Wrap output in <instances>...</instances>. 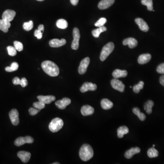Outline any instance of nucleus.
I'll list each match as a JSON object with an SVG mask.
<instances>
[{
  "label": "nucleus",
  "instance_id": "nucleus-23",
  "mask_svg": "<svg viewBox=\"0 0 164 164\" xmlns=\"http://www.w3.org/2000/svg\"><path fill=\"white\" fill-rule=\"evenodd\" d=\"M11 23L9 21L0 19V30L4 33H7L8 29L11 27Z\"/></svg>",
  "mask_w": 164,
  "mask_h": 164
},
{
  "label": "nucleus",
  "instance_id": "nucleus-13",
  "mask_svg": "<svg viewBox=\"0 0 164 164\" xmlns=\"http://www.w3.org/2000/svg\"><path fill=\"white\" fill-rule=\"evenodd\" d=\"M135 21L141 31H143V32H147L149 30V27L148 25L143 19L137 18L135 20Z\"/></svg>",
  "mask_w": 164,
  "mask_h": 164
},
{
  "label": "nucleus",
  "instance_id": "nucleus-11",
  "mask_svg": "<svg viewBox=\"0 0 164 164\" xmlns=\"http://www.w3.org/2000/svg\"><path fill=\"white\" fill-rule=\"evenodd\" d=\"M16 14V12L14 10H6L3 14L2 18L4 20L10 22L14 20Z\"/></svg>",
  "mask_w": 164,
  "mask_h": 164
},
{
  "label": "nucleus",
  "instance_id": "nucleus-22",
  "mask_svg": "<svg viewBox=\"0 0 164 164\" xmlns=\"http://www.w3.org/2000/svg\"><path fill=\"white\" fill-rule=\"evenodd\" d=\"M128 75V72L126 70H122L120 69H116L113 72V77L115 79H119L120 78H125Z\"/></svg>",
  "mask_w": 164,
  "mask_h": 164
},
{
  "label": "nucleus",
  "instance_id": "nucleus-36",
  "mask_svg": "<svg viewBox=\"0 0 164 164\" xmlns=\"http://www.w3.org/2000/svg\"><path fill=\"white\" fill-rule=\"evenodd\" d=\"M7 51L9 55L11 56H15L17 54V50L13 46H9L7 47Z\"/></svg>",
  "mask_w": 164,
  "mask_h": 164
},
{
  "label": "nucleus",
  "instance_id": "nucleus-37",
  "mask_svg": "<svg viewBox=\"0 0 164 164\" xmlns=\"http://www.w3.org/2000/svg\"><path fill=\"white\" fill-rule=\"evenodd\" d=\"M107 22V19L105 18H101L97 22L95 23V26L97 27H101L103 26V25Z\"/></svg>",
  "mask_w": 164,
  "mask_h": 164
},
{
  "label": "nucleus",
  "instance_id": "nucleus-30",
  "mask_svg": "<svg viewBox=\"0 0 164 164\" xmlns=\"http://www.w3.org/2000/svg\"><path fill=\"white\" fill-rule=\"evenodd\" d=\"M147 154L150 158H155V157H157L158 156L159 153L153 147L151 148L148 150L147 151Z\"/></svg>",
  "mask_w": 164,
  "mask_h": 164
},
{
  "label": "nucleus",
  "instance_id": "nucleus-25",
  "mask_svg": "<svg viewBox=\"0 0 164 164\" xmlns=\"http://www.w3.org/2000/svg\"><path fill=\"white\" fill-rule=\"evenodd\" d=\"M129 132L128 127L125 126H121L117 130L118 137L119 138H122L124 135L127 134Z\"/></svg>",
  "mask_w": 164,
  "mask_h": 164
},
{
  "label": "nucleus",
  "instance_id": "nucleus-8",
  "mask_svg": "<svg viewBox=\"0 0 164 164\" xmlns=\"http://www.w3.org/2000/svg\"><path fill=\"white\" fill-rule=\"evenodd\" d=\"M89 63H90V58L89 57H86L82 60L78 70L80 74H84L86 72Z\"/></svg>",
  "mask_w": 164,
  "mask_h": 164
},
{
  "label": "nucleus",
  "instance_id": "nucleus-21",
  "mask_svg": "<svg viewBox=\"0 0 164 164\" xmlns=\"http://www.w3.org/2000/svg\"><path fill=\"white\" fill-rule=\"evenodd\" d=\"M151 56L149 53L143 54L139 56L138 59V62L140 64H147L150 61Z\"/></svg>",
  "mask_w": 164,
  "mask_h": 164
},
{
  "label": "nucleus",
  "instance_id": "nucleus-12",
  "mask_svg": "<svg viewBox=\"0 0 164 164\" xmlns=\"http://www.w3.org/2000/svg\"><path fill=\"white\" fill-rule=\"evenodd\" d=\"M71 103L70 99L67 98H64L62 100H59L56 102L55 104L58 109H64L66 108L68 105H69Z\"/></svg>",
  "mask_w": 164,
  "mask_h": 164
},
{
  "label": "nucleus",
  "instance_id": "nucleus-42",
  "mask_svg": "<svg viewBox=\"0 0 164 164\" xmlns=\"http://www.w3.org/2000/svg\"><path fill=\"white\" fill-rule=\"evenodd\" d=\"M21 85L23 88L26 87L28 85V81L25 78H23L21 80Z\"/></svg>",
  "mask_w": 164,
  "mask_h": 164
},
{
  "label": "nucleus",
  "instance_id": "nucleus-49",
  "mask_svg": "<svg viewBox=\"0 0 164 164\" xmlns=\"http://www.w3.org/2000/svg\"><path fill=\"white\" fill-rule=\"evenodd\" d=\"M153 147L155 146V145H153Z\"/></svg>",
  "mask_w": 164,
  "mask_h": 164
},
{
  "label": "nucleus",
  "instance_id": "nucleus-48",
  "mask_svg": "<svg viewBox=\"0 0 164 164\" xmlns=\"http://www.w3.org/2000/svg\"><path fill=\"white\" fill-rule=\"evenodd\" d=\"M37 1H39V2H42V1H44V0H37Z\"/></svg>",
  "mask_w": 164,
  "mask_h": 164
},
{
  "label": "nucleus",
  "instance_id": "nucleus-44",
  "mask_svg": "<svg viewBox=\"0 0 164 164\" xmlns=\"http://www.w3.org/2000/svg\"><path fill=\"white\" fill-rule=\"evenodd\" d=\"M79 0H70L71 3L73 6H77L79 3Z\"/></svg>",
  "mask_w": 164,
  "mask_h": 164
},
{
  "label": "nucleus",
  "instance_id": "nucleus-15",
  "mask_svg": "<svg viewBox=\"0 0 164 164\" xmlns=\"http://www.w3.org/2000/svg\"><path fill=\"white\" fill-rule=\"evenodd\" d=\"M115 0H102L98 4V7L101 10L107 9L115 2Z\"/></svg>",
  "mask_w": 164,
  "mask_h": 164
},
{
  "label": "nucleus",
  "instance_id": "nucleus-1",
  "mask_svg": "<svg viewBox=\"0 0 164 164\" xmlns=\"http://www.w3.org/2000/svg\"><path fill=\"white\" fill-rule=\"evenodd\" d=\"M43 70L51 77H56L59 73V69L56 64L50 61H45L41 65Z\"/></svg>",
  "mask_w": 164,
  "mask_h": 164
},
{
  "label": "nucleus",
  "instance_id": "nucleus-7",
  "mask_svg": "<svg viewBox=\"0 0 164 164\" xmlns=\"http://www.w3.org/2000/svg\"><path fill=\"white\" fill-rule=\"evenodd\" d=\"M111 85L112 88L119 92H124L125 85L121 81L116 79H114L111 81Z\"/></svg>",
  "mask_w": 164,
  "mask_h": 164
},
{
  "label": "nucleus",
  "instance_id": "nucleus-50",
  "mask_svg": "<svg viewBox=\"0 0 164 164\" xmlns=\"http://www.w3.org/2000/svg\"><path fill=\"white\" fill-rule=\"evenodd\" d=\"M130 88H131L132 87L131 86H130Z\"/></svg>",
  "mask_w": 164,
  "mask_h": 164
},
{
  "label": "nucleus",
  "instance_id": "nucleus-3",
  "mask_svg": "<svg viewBox=\"0 0 164 164\" xmlns=\"http://www.w3.org/2000/svg\"><path fill=\"white\" fill-rule=\"evenodd\" d=\"M64 122L61 119H53L49 125V129L52 132L55 133L60 131L64 126Z\"/></svg>",
  "mask_w": 164,
  "mask_h": 164
},
{
  "label": "nucleus",
  "instance_id": "nucleus-46",
  "mask_svg": "<svg viewBox=\"0 0 164 164\" xmlns=\"http://www.w3.org/2000/svg\"><path fill=\"white\" fill-rule=\"evenodd\" d=\"M38 29H39V30H41L42 32H44V26H43V25H42V24H41V25H40L39 26H38Z\"/></svg>",
  "mask_w": 164,
  "mask_h": 164
},
{
  "label": "nucleus",
  "instance_id": "nucleus-33",
  "mask_svg": "<svg viewBox=\"0 0 164 164\" xmlns=\"http://www.w3.org/2000/svg\"><path fill=\"white\" fill-rule=\"evenodd\" d=\"M144 83L143 81H140L139 83V84H137L135 85L134 86L133 88V91L136 94L139 93L140 92V90L141 89H142L144 87Z\"/></svg>",
  "mask_w": 164,
  "mask_h": 164
},
{
  "label": "nucleus",
  "instance_id": "nucleus-38",
  "mask_svg": "<svg viewBox=\"0 0 164 164\" xmlns=\"http://www.w3.org/2000/svg\"><path fill=\"white\" fill-rule=\"evenodd\" d=\"M33 106L34 108H36V109H39V110H41V109H44L45 107V103H43L41 102V101L36 102L34 103H33Z\"/></svg>",
  "mask_w": 164,
  "mask_h": 164
},
{
  "label": "nucleus",
  "instance_id": "nucleus-20",
  "mask_svg": "<svg viewBox=\"0 0 164 164\" xmlns=\"http://www.w3.org/2000/svg\"><path fill=\"white\" fill-rule=\"evenodd\" d=\"M140 149L139 147L132 148L131 149L126 151L124 154V156L127 159H131L135 154L139 153Z\"/></svg>",
  "mask_w": 164,
  "mask_h": 164
},
{
  "label": "nucleus",
  "instance_id": "nucleus-5",
  "mask_svg": "<svg viewBox=\"0 0 164 164\" xmlns=\"http://www.w3.org/2000/svg\"><path fill=\"white\" fill-rule=\"evenodd\" d=\"M73 40L72 43L71 48L73 50L78 49L79 47V42L80 38V31L78 28H74L73 30Z\"/></svg>",
  "mask_w": 164,
  "mask_h": 164
},
{
  "label": "nucleus",
  "instance_id": "nucleus-45",
  "mask_svg": "<svg viewBox=\"0 0 164 164\" xmlns=\"http://www.w3.org/2000/svg\"><path fill=\"white\" fill-rule=\"evenodd\" d=\"M160 82L161 84L164 86V75L161 76L160 79Z\"/></svg>",
  "mask_w": 164,
  "mask_h": 164
},
{
  "label": "nucleus",
  "instance_id": "nucleus-4",
  "mask_svg": "<svg viewBox=\"0 0 164 164\" xmlns=\"http://www.w3.org/2000/svg\"><path fill=\"white\" fill-rule=\"evenodd\" d=\"M115 45L113 42H109L105 45L103 48L100 56L101 61H104L109 56V54L113 51Z\"/></svg>",
  "mask_w": 164,
  "mask_h": 164
},
{
  "label": "nucleus",
  "instance_id": "nucleus-31",
  "mask_svg": "<svg viewBox=\"0 0 164 164\" xmlns=\"http://www.w3.org/2000/svg\"><path fill=\"white\" fill-rule=\"evenodd\" d=\"M141 3L143 5L147 6L149 11H152L153 10L152 0H141Z\"/></svg>",
  "mask_w": 164,
  "mask_h": 164
},
{
  "label": "nucleus",
  "instance_id": "nucleus-47",
  "mask_svg": "<svg viewBox=\"0 0 164 164\" xmlns=\"http://www.w3.org/2000/svg\"><path fill=\"white\" fill-rule=\"evenodd\" d=\"M59 163L56 162V163H53V164H59Z\"/></svg>",
  "mask_w": 164,
  "mask_h": 164
},
{
  "label": "nucleus",
  "instance_id": "nucleus-24",
  "mask_svg": "<svg viewBox=\"0 0 164 164\" xmlns=\"http://www.w3.org/2000/svg\"><path fill=\"white\" fill-rule=\"evenodd\" d=\"M101 105L102 108L103 109L108 110V109H111L113 107L114 104L111 101L107 99H103L101 101Z\"/></svg>",
  "mask_w": 164,
  "mask_h": 164
},
{
  "label": "nucleus",
  "instance_id": "nucleus-43",
  "mask_svg": "<svg viewBox=\"0 0 164 164\" xmlns=\"http://www.w3.org/2000/svg\"><path fill=\"white\" fill-rule=\"evenodd\" d=\"M13 83L14 85H20L21 80L18 77H15L13 80Z\"/></svg>",
  "mask_w": 164,
  "mask_h": 164
},
{
  "label": "nucleus",
  "instance_id": "nucleus-2",
  "mask_svg": "<svg viewBox=\"0 0 164 164\" xmlns=\"http://www.w3.org/2000/svg\"><path fill=\"white\" fill-rule=\"evenodd\" d=\"M79 154L82 161L87 162L90 160L94 156V150L90 145L84 144L80 149Z\"/></svg>",
  "mask_w": 164,
  "mask_h": 164
},
{
  "label": "nucleus",
  "instance_id": "nucleus-18",
  "mask_svg": "<svg viewBox=\"0 0 164 164\" xmlns=\"http://www.w3.org/2000/svg\"><path fill=\"white\" fill-rule=\"evenodd\" d=\"M95 112V109L92 106L88 105L83 106L81 109L82 115L84 116H88L92 115Z\"/></svg>",
  "mask_w": 164,
  "mask_h": 164
},
{
  "label": "nucleus",
  "instance_id": "nucleus-10",
  "mask_svg": "<svg viewBox=\"0 0 164 164\" xmlns=\"http://www.w3.org/2000/svg\"><path fill=\"white\" fill-rule=\"evenodd\" d=\"M97 88V86L96 84L89 82H85L83 84L80 90L82 93H85L88 91H95Z\"/></svg>",
  "mask_w": 164,
  "mask_h": 164
},
{
  "label": "nucleus",
  "instance_id": "nucleus-41",
  "mask_svg": "<svg viewBox=\"0 0 164 164\" xmlns=\"http://www.w3.org/2000/svg\"><path fill=\"white\" fill-rule=\"evenodd\" d=\"M156 70L157 72L160 74H164V63L159 65Z\"/></svg>",
  "mask_w": 164,
  "mask_h": 164
},
{
  "label": "nucleus",
  "instance_id": "nucleus-40",
  "mask_svg": "<svg viewBox=\"0 0 164 164\" xmlns=\"http://www.w3.org/2000/svg\"><path fill=\"white\" fill-rule=\"evenodd\" d=\"M40 110L36 108H31L29 109V113L31 115L34 116L39 113Z\"/></svg>",
  "mask_w": 164,
  "mask_h": 164
},
{
  "label": "nucleus",
  "instance_id": "nucleus-35",
  "mask_svg": "<svg viewBox=\"0 0 164 164\" xmlns=\"http://www.w3.org/2000/svg\"><path fill=\"white\" fill-rule=\"evenodd\" d=\"M14 48L16 49L18 52H21L23 50V45L21 42H20L19 41H14Z\"/></svg>",
  "mask_w": 164,
  "mask_h": 164
},
{
  "label": "nucleus",
  "instance_id": "nucleus-6",
  "mask_svg": "<svg viewBox=\"0 0 164 164\" xmlns=\"http://www.w3.org/2000/svg\"><path fill=\"white\" fill-rule=\"evenodd\" d=\"M33 142L34 139L32 137L30 136H27L25 137H20L15 140L14 141V144L17 146H20L26 143L32 144Z\"/></svg>",
  "mask_w": 164,
  "mask_h": 164
},
{
  "label": "nucleus",
  "instance_id": "nucleus-39",
  "mask_svg": "<svg viewBox=\"0 0 164 164\" xmlns=\"http://www.w3.org/2000/svg\"><path fill=\"white\" fill-rule=\"evenodd\" d=\"M42 33L43 32L41 31V30H39V29H37L34 32V36L37 37L38 39H41L42 38Z\"/></svg>",
  "mask_w": 164,
  "mask_h": 164
},
{
  "label": "nucleus",
  "instance_id": "nucleus-34",
  "mask_svg": "<svg viewBox=\"0 0 164 164\" xmlns=\"http://www.w3.org/2000/svg\"><path fill=\"white\" fill-rule=\"evenodd\" d=\"M33 27V21H30L28 22H24L23 25V28L26 31H29L32 30Z\"/></svg>",
  "mask_w": 164,
  "mask_h": 164
},
{
  "label": "nucleus",
  "instance_id": "nucleus-26",
  "mask_svg": "<svg viewBox=\"0 0 164 164\" xmlns=\"http://www.w3.org/2000/svg\"><path fill=\"white\" fill-rule=\"evenodd\" d=\"M107 30V28L104 26L99 27L97 29L93 30L92 32V34L94 37L98 38L100 37V34L103 32H105Z\"/></svg>",
  "mask_w": 164,
  "mask_h": 164
},
{
  "label": "nucleus",
  "instance_id": "nucleus-17",
  "mask_svg": "<svg viewBox=\"0 0 164 164\" xmlns=\"http://www.w3.org/2000/svg\"><path fill=\"white\" fill-rule=\"evenodd\" d=\"M37 98L39 101H41L45 104H50L56 100L55 97L52 96H37Z\"/></svg>",
  "mask_w": 164,
  "mask_h": 164
},
{
  "label": "nucleus",
  "instance_id": "nucleus-32",
  "mask_svg": "<svg viewBox=\"0 0 164 164\" xmlns=\"http://www.w3.org/2000/svg\"><path fill=\"white\" fill-rule=\"evenodd\" d=\"M19 65L17 62H14L12 63L11 66L7 67L6 68L5 70L7 72H12L17 71L18 69Z\"/></svg>",
  "mask_w": 164,
  "mask_h": 164
},
{
  "label": "nucleus",
  "instance_id": "nucleus-27",
  "mask_svg": "<svg viewBox=\"0 0 164 164\" xmlns=\"http://www.w3.org/2000/svg\"><path fill=\"white\" fill-rule=\"evenodd\" d=\"M154 105V103L153 101L150 100L148 101L145 103L144 105V109L146 110L147 114L149 115L151 114L152 112V107H153Z\"/></svg>",
  "mask_w": 164,
  "mask_h": 164
},
{
  "label": "nucleus",
  "instance_id": "nucleus-28",
  "mask_svg": "<svg viewBox=\"0 0 164 164\" xmlns=\"http://www.w3.org/2000/svg\"><path fill=\"white\" fill-rule=\"evenodd\" d=\"M56 25L58 28L60 29H64L67 28L68 26V23L64 19H60L58 20L56 22Z\"/></svg>",
  "mask_w": 164,
  "mask_h": 164
},
{
  "label": "nucleus",
  "instance_id": "nucleus-29",
  "mask_svg": "<svg viewBox=\"0 0 164 164\" xmlns=\"http://www.w3.org/2000/svg\"><path fill=\"white\" fill-rule=\"evenodd\" d=\"M133 112L135 115L138 117L141 121H144L146 119V116L144 113L140 112V109L138 108H134L133 109Z\"/></svg>",
  "mask_w": 164,
  "mask_h": 164
},
{
  "label": "nucleus",
  "instance_id": "nucleus-14",
  "mask_svg": "<svg viewBox=\"0 0 164 164\" xmlns=\"http://www.w3.org/2000/svg\"><path fill=\"white\" fill-rule=\"evenodd\" d=\"M66 43V40L65 39L59 40L58 39H53L49 41L50 46L52 48H59L64 46Z\"/></svg>",
  "mask_w": 164,
  "mask_h": 164
},
{
  "label": "nucleus",
  "instance_id": "nucleus-9",
  "mask_svg": "<svg viewBox=\"0 0 164 164\" xmlns=\"http://www.w3.org/2000/svg\"><path fill=\"white\" fill-rule=\"evenodd\" d=\"M9 117L13 125L17 126L19 123V113L17 109H13L9 112Z\"/></svg>",
  "mask_w": 164,
  "mask_h": 164
},
{
  "label": "nucleus",
  "instance_id": "nucleus-16",
  "mask_svg": "<svg viewBox=\"0 0 164 164\" xmlns=\"http://www.w3.org/2000/svg\"><path fill=\"white\" fill-rule=\"evenodd\" d=\"M18 156L23 163H27L30 160L31 154L25 151H20L18 153Z\"/></svg>",
  "mask_w": 164,
  "mask_h": 164
},
{
  "label": "nucleus",
  "instance_id": "nucleus-19",
  "mask_svg": "<svg viewBox=\"0 0 164 164\" xmlns=\"http://www.w3.org/2000/svg\"><path fill=\"white\" fill-rule=\"evenodd\" d=\"M123 44L124 46L128 45L130 49H133L137 46L138 41L135 38L130 37L124 39L123 41Z\"/></svg>",
  "mask_w": 164,
  "mask_h": 164
}]
</instances>
